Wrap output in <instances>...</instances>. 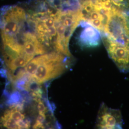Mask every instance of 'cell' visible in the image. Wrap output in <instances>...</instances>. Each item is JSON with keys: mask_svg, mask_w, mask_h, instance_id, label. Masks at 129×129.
<instances>
[{"mask_svg": "<svg viewBox=\"0 0 129 129\" xmlns=\"http://www.w3.org/2000/svg\"><path fill=\"white\" fill-rule=\"evenodd\" d=\"M21 102H24L22 95L18 91H15L11 93L7 102V104L8 105L13 106Z\"/></svg>", "mask_w": 129, "mask_h": 129, "instance_id": "7", "label": "cell"}, {"mask_svg": "<svg viewBox=\"0 0 129 129\" xmlns=\"http://www.w3.org/2000/svg\"><path fill=\"white\" fill-rule=\"evenodd\" d=\"M16 123L18 126L19 129H29L30 127V121L28 120H20L16 122Z\"/></svg>", "mask_w": 129, "mask_h": 129, "instance_id": "10", "label": "cell"}, {"mask_svg": "<svg viewBox=\"0 0 129 129\" xmlns=\"http://www.w3.org/2000/svg\"><path fill=\"white\" fill-rule=\"evenodd\" d=\"M1 122L4 127L8 129H19L18 126L16 122L11 118L1 120Z\"/></svg>", "mask_w": 129, "mask_h": 129, "instance_id": "8", "label": "cell"}, {"mask_svg": "<svg viewBox=\"0 0 129 129\" xmlns=\"http://www.w3.org/2000/svg\"><path fill=\"white\" fill-rule=\"evenodd\" d=\"M84 29L80 33L79 41L82 46L86 47H95L99 45L100 32L95 28L82 21Z\"/></svg>", "mask_w": 129, "mask_h": 129, "instance_id": "4", "label": "cell"}, {"mask_svg": "<svg viewBox=\"0 0 129 129\" xmlns=\"http://www.w3.org/2000/svg\"><path fill=\"white\" fill-rule=\"evenodd\" d=\"M123 120L119 110L101 105L97 118V127L99 129H121Z\"/></svg>", "mask_w": 129, "mask_h": 129, "instance_id": "3", "label": "cell"}, {"mask_svg": "<svg viewBox=\"0 0 129 129\" xmlns=\"http://www.w3.org/2000/svg\"><path fill=\"white\" fill-rule=\"evenodd\" d=\"M111 1L117 7L129 9V0H111Z\"/></svg>", "mask_w": 129, "mask_h": 129, "instance_id": "9", "label": "cell"}, {"mask_svg": "<svg viewBox=\"0 0 129 129\" xmlns=\"http://www.w3.org/2000/svg\"><path fill=\"white\" fill-rule=\"evenodd\" d=\"M66 57L58 52H52L47 54L46 60L38 67L32 78L40 84L62 74L67 69Z\"/></svg>", "mask_w": 129, "mask_h": 129, "instance_id": "1", "label": "cell"}, {"mask_svg": "<svg viewBox=\"0 0 129 129\" xmlns=\"http://www.w3.org/2000/svg\"><path fill=\"white\" fill-rule=\"evenodd\" d=\"M47 54H44L37 56L32 59L25 67L24 70L28 78H32L36 73L38 67L42 62L46 60Z\"/></svg>", "mask_w": 129, "mask_h": 129, "instance_id": "6", "label": "cell"}, {"mask_svg": "<svg viewBox=\"0 0 129 129\" xmlns=\"http://www.w3.org/2000/svg\"><path fill=\"white\" fill-rule=\"evenodd\" d=\"M79 1H83V0H79Z\"/></svg>", "mask_w": 129, "mask_h": 129, "instance_id": "14", "label": "cell"}, {"mask_svg": "<svg viewBox=\"0 0 129 129\" xmlns=\"http://www.w3.org/2000/svg\"><path fill=\"white\" fill-rule=\"evenodd\" d=\"M102 39L110 57L120 71L129 72V47L119 46L104 37Z\"/></svg>", "mask_w": 129, "mask_h": 129, "instance_id": "2", "label": "cell"}, {"mask_svg": "<svg viewBox=\"0 0 129 129\" xmlns=\"http://www.w3.org/2000/svg\"><path fill=\"white\" fill-rule=\"evenodd\" d=\"M33 57L32 56L23 54L6 64V66L9 70L14 71L19 68H23L26 66Z\"/></svg>", "mask_w": 129, "mask_h": 129, "instance_id": "5", "label": "cell"}, {"mask_svg": "<svg viewBox=\"0 0 129 129\" xmlns=\"http://www.w3.org/2000/svg\"><path fill=\"white\" fill-rule=\"evenodd\" d=\"M33 129H45V128L43 125V123H41L36 121L35 124L33 125Z\"/></svg>", "mask_w": 129, "mask_h": 129, "instance_id": "13", "label": "cell"}, {"mask_svg": "<svg viewBox=\"0 0 129 129\" xmlns=\"http://www.w3.org/2000/svg\"><path fill=\"white\" fill-rule=\"evenodd\" d=\"M46 119V114L44 113H39L37 117V119L36 120V122H39L41 123H43L45 120Z\"/></svg>", "mask_w": 129, "mask_h": 129, "instance_id": "12", "label": "cell"}, {"mask_svg": "<svg viewBox=\"0 0 129 129\" xmlns=\"http://www.w3.org/2000/svg\"><path fill=\"white\" fill-rule=\"evenodd\" d=\"M38 102L37 108L39 113H44L46 114L47 112V108L45 105L44 102L42 101L40 99H39L36 101Z\"/></svg>", "mask_w": 129, "mask_h": 129, "instance_id": "11", "label": "cell"}]
</instances>
